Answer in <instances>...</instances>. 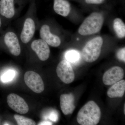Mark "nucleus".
I'll use <instances>...</instances> for the list:
<instances>
[{"label": "nucleus", "mask_w": 125, "mask_h": 125, "mask_svg": "<svg viewBox=\"0 0 125 125\" xmlns=\"http://www.w3.org/2000/svg\"><path fill=\"white\" fill-rule=\"evenodd\" d=\"M101 116L100 108L94 101H90L78 112L77 121L81 125H96Z\"/></svg>", "instance_id": "f257e3e1"}, {"label": "nucleus", "mask_w": 125, "mask_h": 125, "mask_svg": "<svg viewBox=\"0 0 125 125\" xmlns=\"http://www.w3.org/2000/svg\"><path fill=\"white\" fill-rule=\"evenodd\" d=\"M104 21L102 14L98 12L92 13L84 21L78 29V33L82 36L97 33L101 30Z\"/></svg>", "instance_id": "f03ea898"}, {"label": "nucleus", "mask_w": 125, "mask_h": 125, "mask_svg": "<svg viewBox=\"0 0 125 125\" xmlns=\"http://www.w3.org/2000/svg\"><path fill=\"white\" fill-rule=\"evenodd\" d=\"M103 40L101 37H96L87 42L82 50V56L86 62L97 60L101 54Z\"/></svg>", "instance_id": "7ed1b4c3"}, {"label": "nucleus", "mask_w": 125, "mask_h": 125, "mask_svg": "<svg viewBox=\"0 0 125 125\" xmlns=\"http://www.w3.org/2000/svg\"><path fill=\"white\" fill-rule=\"evenodd\" d=\"M24 80L27 86L36 93H40L44 90L43 81L37 73L32 71H27L25 74Z\"/></svg>", "instance_id": "20e7f679"}, {"label": "nucleus", "mask_w": 125, "mask_h": 125, "mask_svg": "<svg viewBox=\"0 0 125 125\" xmlns=\"http://www.w3.org/2000/svg\"><path fill=\"white\" fill-rule=\"evenodd\" d=\"M56 73L61 80L65 83H70L74 80L73 70L70 63L66 60H63L59 62L57 67Z\"/></svg>", "instance_id": "39448f33"}, {"label": "nucleus", "mask_w": 125, "mask_h": 125, "mask_svg": "<svg viewBox=\"0 0 125 125\" xmlns=\"http://www.w3.org/2000/svg\"><path fill=\"white\" fill-rule=\"evenodd\" d=\"M7 102L10 108L21 114H24L29 111L28 105L24 99L15 94H10L7 97Z\"/></svg>", "instance_id": "423d86ee"}, {"label": "nucleus", "mask_w": 125, "mask_h": 125, "mask_svg": "<svg viewBox=\"0 0 125 125\" xmlns=\"http://www.w3.org/2000/svg\"><path fill=\"white\" fill-rule=\"evenodd\" d=\"M124 76L123 69L119 66H114L108 70L104 74L103 83L105 85H112L122 80Z\"/></svg>", "instance_id": "0eeeda50"}, {"label": "nucleus", "mask_w": 125, "mask_h": 125, "mask_svg": "<svg viewBox=\"0 0 125 125\" xmlns=\"http://www.w3.org/2000/svg\"><path fill=\"white\" fill-rule=\"evenodd\" d=\"M31 47L40 60L45 61L49 58L50 54L49 46L42 39L33 41L31 43Z\"/></svg>", "instance_id": "6e6552de"}, {"label": "nucleus", "mask_w": 125, "mask_h": 125, "mask_svg": "<svg viewBox=\"0 0 125 125\" xmlns=\"http://www.w3.org/2000/svg\"><path fill=\"white\" fill-rule=\"evenodd\" d=\"M40 34L42 39L45 41L48 45L55 47L60 45V39L58 36L51 32L48 25H44L42 26L40 30Z\"/></svg>", "instance_id": "1a4fd4ad"}, {"label": "nucleus", "mask_w": 125, "mask_h": 125, "mask_svg": "<svg viewBox=\"0 0 125 125\" xmlns=\"http://www.w3.org/2000/svg\"><path fill=\"white\" fill-rule=\"evenodd\" d=\"M4 42L10 53L15 56L19 55L21 47L17 36L13 32H9L5 34Z\"/></svg>", "instance_id": "9d476101"}, {"label": "nucleus", "mask_w": 125, "mask_h": 125, "mask_svg": "<svg viewBox=\"0 0 125 125\" xmlns=\"http://www.w3.org/2000/svg\"><path fill=\"white\" fill-rule=\"evenodd\" d=\"M61 108L63 114L68 115L72 114L75 108L74 97L72 93L61 95L60 98Z\"/></svg>", "instance_id": "9b49d317"}, {"label": "nucleus", "mask_w": 125, "mask_h": 125, "mask_svg": "<svg viewBox=\"0 0 125 125\" xmlns=\"http://www.w3.org/2000/svg\"><path fill=\"white\" fill-rule=\"evenodd\" d=\"M35 25L34 21L31 18H27L25 21L22 30L21 34V41L24 43L29 42L35 32Z\"/></svg>", "instance_id": "f8f14e48"}, {"label": "nucleus", "mask_w": 125, "mask_h": 125, "mask_svg": "<svg viewBox=\"0 0 125 125\" xmlns=\"http://www.w3.org/2000/svg\"><path fill=\"white\" fill-rule=\"evenodd\" d=\"M125 92V81L122 80L112 85L108 90L107 96L111 98L122 97Z\"/></svg>", "instance_id": "ddd939ff"}, {"label": "nucleus", "mask_w": 125, "mask_h": 125, "mask_svg": "<svg viewBox=\"0 0 125 125\" xmlns=\"http://www.w3.org/2000/svg\"><path fill=\"white\" fill-rule=\"evenodd\" d=\"M0 13L8 19L13 18L15 14L14 0H1Z\"/></svg>", "instance_id": "4468645a"}, {"label": "nucleus", "mask_w": 125, "mask_h": 125, "mask_svg": "<svg viewBox=\"0 0 125 125\" xmlns=\"http://www.w3.org/2000/svg\"><path fill=\"white\" fill-rule=\"evenodd\" d=\"M54 10L56 13L66 17L70 12L71 5L66 0H54Z\"/></svg>", "instance_id": "2eb2a0df"}, {"label": "nucleus", "mask_w": 125, "mask_h": 125, "mask_svg": "<svg viewBox=\"0 0 125 125\" xmlns=\"http://www.w3.org/2000/svg\"><path fill=\"white\" fill-rule=\"evenodd\" d=\"M113 29L117 36L119 38H123L125 36V25L120 18H116L113 22Z\"/></svg>", "instance_id": "dca6fc26"}, {"label": "nucleus", "mask_w": 125, "mask_h": 125, "mask_svg": "<svg viewBox=\"0 0 125 125\" xmlns=\"http://www.w3.org/2000/svg\"><path fill=\"white\" fill-rule=\"evenodd\" d=\"M65 58L69 62L75 63L79 60L80 54L79 52L76 50H69L66 52Z\"/></svg>", "instance_id": "f3484780"}, {"label": "nucleus", "mask_w": 125, "mask_h": 125, "mask_svg": "<svg viewBox=\"0 0 125 125\" xmlns=\"http://www.w3.org/2000/svg\"><path fill=\"white\" fill-rule=\"evenodd\" d=\"M14 117L19 125H35L36 123L34 121L30 118L15 114Z\"/></svg>", "instance_id": "a211bd4d"}, {"label": "nucleus", "mask_w": 125, "mask_h": 125, "mask_svg": "<svg viewBox=\"0 0 125 125\" xmlns=\"http://www.w3.org/2000/svg\"><path fill=\"white\" fill-rule=\"evenodd\" d=\"M15 75V72L14 71L12 70L8 71L2 75L1 80L4 83L9 82L13 80Z\"/></svg>", "instance_id": "6ab92c4d"}, {"label": "nucleus", "mask_w": 125, "mask_h": 125, "mask_svg": "<svg viewBox=\"0 0 125 125\" xmlns=\"http://www.w3.org/2000/svg\"><path fill=\"white\" fill-rule=\"evenodd\" d=\"M125 48L119 49L116 53V56L119 60L125 62Z\"/></svg>", "instance_id": "aec40b11"}, {"label": "nucleus", "mask_w": 125, "mask_h": 125, "mask_svg": "<svg viewBox=\"0 0 125 125\" xmlns=\"http://www.w3.org/2000/svg\"><path fill=\"white\" fill-rule=\"evenodd\" d=\"M104 0H85L86 3L89 4H99L102 3Z\"/></svg>", "instance_id": "412c9836"}, {"label": "nucleus", "mask_w": 125, "mask_h": 125, "mask_svg": "<svg viewBox=\"0 0 125 125\" xmlns=\"http://www.w3.org/2000/svg\"><path fill=\"white\" fill-rule=\"evenodd\" d=\"M49 119L52 121H56L58 119V116L57 113L55 112L52 113L49 116Z\"/></svg>", "instance_id": "4be33fe9"}, {"label": "nucleus", "mask_w": 125, "mask_h": 125, "mask_svg": "<svg viewBox=\"0 0 125 125\" xmlns=\"http://www.w3.org/2000/svg\"><path fill=\"white\" fill-rule=\"evenodd\" d=\"M52 123L51 122L48 121H44L38 124V125H52Z\"/></svg>", "instance_id": "5701e85b"}, {"label": "nucleus", "mask_w": 125, "mask_h": 125, "mask_svg": "<svg viewBox=\"0 0 125 125\" xmlns=\"http://www.w3.org/2000/svg\"><path fill=\"white\" fill-rule=\"evenodd\" d=\"M1 21L0 18V28L1 26Z\"/></svg>", "instance_id": "b1692460"}]
</instances>
